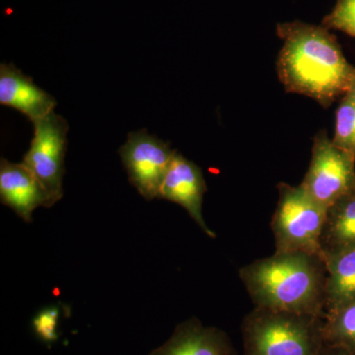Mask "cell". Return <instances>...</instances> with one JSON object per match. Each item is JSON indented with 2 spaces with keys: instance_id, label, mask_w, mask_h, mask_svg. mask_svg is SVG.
I'll list each match as a JSON object with an SVG mask.
<instances>
[{
  "instance_id": "6da1fadb",
  "label": "cell",
  "mask_w": 355,
  "mask_h": 355,
  "mask_svg": "<svg viewBox=\"0 0 355 355\" xmlns=\"http://www.w3.org/2000/svg\"><path fill=\"white\" fill-rule=\"evenodd\" d=\"M277 33L284 41L277 74L286 92L312 98L324 109L347 94L355 83V67L330 30L293 21L277 24Z\"/></svg>"
},
{
  "instance_id": "7a4b0ae2",
  "label": "cell",
  "mask_w": 355,
  "mask_h": 355,
  "mask_svg": "<svg viewBox=\"0 0 355 355\" xmlns=\"http://www.w3.org/2000/svg\"><path fill=\"white\" fill-rule=\"evenodd\" d=\"M239 277L254 307L324 318L327 268L321 254L275 252L243 266Z\"/></svg>"
},
{
  "instance_id": "3957f363",
  "label": "cell",
  "mask_w": 355,
  "mask_h": 355,
  "mask_svg": "<svg viewBox=\"0 0 355 355\" xmlns=\"http://www.w3.org/2000/svg\"><path fill=\"white\" fill-rule=\"evenodd\" d=\"M324 319L254 307L241 324L244 355H320Z\"/></svg>"
},
{
  "instance_id": "277c9868",
  "label": "cell",
  "mask_w": 355,
  "mask_h": 355,
  "mask_svg": "<svg viewBox=\"0 0 355 355\" xmlns=\"http://www.w3.org/2000/svg\"><path fill=\"white\" fill-rule=\"evenodd\" d=\"M272 230L275 252H304L321 254V237L327 209L315 202L301 184L280 183Z\"/></svg>"
},
{
  "instance_id": "5b68a950",
  "label": "cell",
  "mask_w": 355,
  "mask_h": 355,
  "mask_svg": "<svg viewBox=\"0 0 355 355\" xmlns=\"http://www.w3.org/2000/svg\"><path fill=\"white\" fill-rule=\"evenodd\" d=\"M306 193L328 209L355 188V159L336 147L326 130L315 135L308 171L300 184Z\"/></svg>"
},
{
  "instance_id": "8992f818",
  "label": "cell",
  "mask_w": 355,
  "mask_h": 355,
  "mask_svg": "<svg viewBox=\"0 0 355 355\" xmlns=\"http://www.w3.org/2000/svg\"><path fill=\"white\" fill-rule=\"evenodd\" d=\"M34 125V137L22 163L48 191L53 203L64 196L62 179L69 123L55 112Z\"/></svg>"
},
{
  "instance_id": "52a82bcc",
  "label": "cell",
  "mask_w": 355,
  "mask_h": 355,
  "mask_svg": "<svg viewBox=\"0 0 355 355\" xmlns=\"http://www.w3.org/2000/svg\"><path fill=\"white\" fill-rule=\"evenodd\" d=\"M130 183L146 200L159 198L161 186L177 151L146 130L128 135L119 150Z\"/></svg>"
},
{
  "instance_id": "ba28073f",
  "label": "cell",
  "mask_w": 355,
  "mask_h": 355,
  "mask_svg": "<svg viewBox=\"0 0 355 355\" xmlns=\"http://www.w3.org/2000/svg\"><path fill=\"white\" fill-rule=\"evenodd\" d=\"M207 190L200 168L177 153L163 180L159 198L181 205L205 234L216 238V233L207 227L202 216L203 196Z\"/></svg>"
},
{
  "instance_id": "9c48e42d",
  "label": "cell",
  "mask_w": 355,
  "mask_h": 355,
  "mask_svg": "<svg viewBox=\"0 0 355 355\" xmlns=\"http://www.w3.org/2000/svg\"><path fill=\"white\" fill-rule=\"evenodd\" d=\"M0 200L26 222L32 221L33 212L39 207L55 205L48 191L23 163L15 164L6 159L0 162Z\"/></svg>"
},
{
  "instance_id": "30bf717a",
  "label": "cell",
  "mask_w": 355,
  "mask_h": 355,
  "mask_svg": "<svg viewBox=\"0 0 355 355\" xmlns=\"http://www.w3.org/2000/svg\"><path fill=\"white\" fill-rule=\"evenodd\" d=\"M0 104L17 110L34 123L55 112L57 100L13 64H1Z\"/></svg>"
},
{
  "instance_id": "8fae6325",
  "label": "cell",
  "mask_w": 355,
  "mask_h": 355,
  "mask_svg": "<svg viewBox=\"0 0 355 355\" xmlns=\"http://www.w3.org/2000/svg\"><path fill=\"white\" fill-rule=\"evenodd\" d=\"M225 331L205 327L197 318L178 324L171 338L149 355H236Z\"/></svg>"
},
{
  "instance_id": "7c38bea8",
  "label": "cell",
  "mask_w": 355,
  "mask_h": 355,
  "mask_svg": "<svg viewBox=\"0 0 355 355\" xmlns=\"http://www.w3.org/2000/svg\"><path fill=\"white\" fill-rule=\"evenodd\" d=\"M355 248V188L327 209L321 237L323 258Z\"/></svg>"
},
{
  "instance_id": "4fadbf2b",
  "label": "cell",
  "mask_w": 355,
  "mask_h": 355,
  "mask_svg": "<svg viewBox=\"0 0 355 355\" xmlns=\"http://www.w3.org/2000/svg\"><path fill=\"white\" fill-rule=\"evenodd\" d=\"M327 268L324 316L355 301V248L324 259Z\"/></svg>"
},
{
  "instance_id": "5bb4252c",
  "label": "cell",
  "mask_w": 355,
  "mask_h": 355,
  "mask_svg": "<svg viewBox=\"0 0 355 355\" xmlns=\"http://www.w3.org/2000/svg\"><path fill=\"white\" fill-rule=\"evenodd\" d=\"M323 338L326 345L355 352V301L324 316Z\"/></svg>"
},
{
  "instance_id": "9a60e30c",
  "label": "cell",
  "mask_w": 355,
  "mask_h": 355,
  "mask_svg": "<svg viewBox=\"0 0 355 355\" xmlns=\"http://www.w3.org/2000/svg\"><path fill=\"white\" fill-rule=\"evenodd\" d=\"M333 144L355 159V105L347 96L340 99L336 111Z\"/></svg>"
},
{
  "instance_id": "2e32d148",
  "label": "cell",
  "mask_w": 355,
  "mask_h": 355,
  "mask_svg": "<svg viewBox=\"0 0 355 355\" xmlns=\"http://www.w3.org/2000/svg\"><path fill=\"white\" fill-rule=\"evenodd\" d=\"M322 25L355 38V0H336L335 7L324 18Z\"/></svg>"
},
{
  "instance_id": "e0dca14e",
  "label": "cell",
  "mask_w": 355,
  "mask_h": 355,
  "mask_svg": "<svg viewBox=\"0 0 355 355\" xmlns=\"http://www.w3.org/2000/svg\"><path fill=\"white\" fill-rule=\"evenodd\" d=\"M58 319L60 311L57 307H48L42 310L33 320L35 333L44 343L55 342L58 340Z\"/></svg>"
},
{
  "instance_id": "ac0fdd59",
  "label": "cell",
  "mask_w": 355,
  "mask_h": 355,
  "mask_svg": "<svg viewBox=\"0 0 355 355\" xmlns=\"http://www.w3.org/2000/svg\"><path fill=\"white\" fill-rule=\"evenodd\" d=\"M320 355H355L354 350L342 349V347H331V345H324Z\"/></svg>"
},
{
  "instance_id": "d6986e66",
  "label": "cell",
  "mask_w": 355,
  "mask_h": 355,
  "mask_svg": "<svg viewBox=\"0 0 355 355\" xmlns=\"http://www.w3.org/2000/svg\"><path fill=\"white\" fill-rule=\"evenodd\" d=\"M345 96H347V97L349 98L350 101L354 103V104L355 105V83L354 84V85H352V87L349 89V92H347V94Z\"/></svg>"
}]
</instances>
